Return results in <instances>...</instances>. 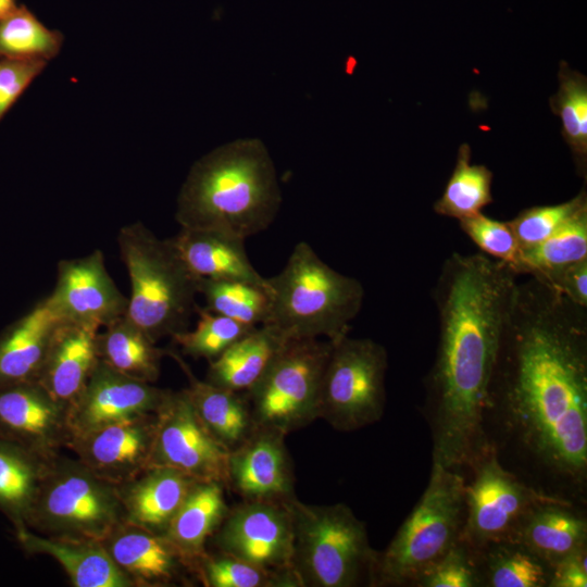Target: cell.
Masks as SVG:
<instances>
[{
  "label": "cell",
  "mask_w": 587,
  "mask_h": 587,
  "mask_svg": "<svg viewBox=\"0 0 587 587\" xmlns=\"http://www.w3.org/2000/svg\"><path fill=\"white\" fill-rule=\"evenodd\" d=\"M488 446L539 491L587 489V308L539 279L517 285L488 388Z\"/></svg>",
  "instance_id": "cell-1"
},
{
  "label": "cell",
  "mask_w": 587,
  "mask_h": 587,
  "mask_svg": "<svg viewBox=\"0 0 587 587\" xmlns=\"http://www.w3.org/2000/svg\"><path fill=\"white\" fill-rule=\"evenodd\" d=\"M517 274L484 253L448 257L433 288L438 314L435 360L424 412L433 463L469 467L487 448L488 388L516 290Z\"/></svg>",
  "instance_id": "cell-2"
},
{
  "label": "cell",
  "mask_w": 587,
  "mask_h": 587,
  "mask_svg": "<svg viewBox=\"0 0 587 587\" xmlns=\"http://www.w3.org/2000/svg\"><path fill=\"white\" fill-rule=\"evenodd\" d=\"M282 202L274 163L259 139H238L202 157L177 199L184 228L213 229L246 238L265 230Z\"/></svg>",
  "instance_id": "cell-3"
},
{
  "label": "cell",
  "mask_w": 587,
  "mask_h": 587,
  "mask_svg": "<svg viewBox=\"0 0 587 587\" xmlns=\"http://www.w3.org/2000/svg\"><path fill=\"white\" fill-rule=\"evenodd\" d=\"M270 325L285 339L347 336L359 314L364 288L360 280L327 265L305 241L292 249L284 268L267 278Z\"/></svg>",
  "instance_id": "cell-4"
},
{
  "label": "cell",
  "mask_w": 587,
  "mask_h": 587,
  "mask_svg": "<svg viewBox=\"0 0 587 587\" xmlns=\"http://www.w3.org/2000/svg\"><path fill=\"white\" fill-rule=\"evenodd\" d=\"M117 246L130 280L125 316L154 342L188 329L199 277L171 239L136 222L120 229Z\"/></svg>",
  "instance_id": "cell-5"
},
{
  "label": "cell",
  "mask_w": 587,
  "mask_h": 587,
  "mask_svg": "<svg viewBox=\"0 0 587 587\" xmlns=\"http://www.w3.org/2000/svg\"><path fill=\"white\" fill-rule=\"evenodd\" d=\"M294 527L292 571L299 587L374 586L379 552L363 521L344 503L286 500Z\"/></svg>",
  "instance_id": "cell-6"
},
{
  "label": "cell",
  "mask_w": 587,
  "mask_h": 587,
  "mask_svg": "<svg viewBox=\"0 0 587 587\" xmlns=\"http://www.w3.org/2000/svg\"><path fill=\"white\" fill-rule=\"evenodd\" d=\"M465 485L459 470L433 463L423 495L379 553L374 586H415L460 541Z\"/></svg>",
  "instance_id": "cell-7"
},
{
  "label": "cell",
  "mask_w": 587,
  "mask_h": 587,
  "mask_svg": "<svg viewBox=\"0 0 587 587\" xmlns=\"http://www.w3.org/2000/svg\"><path fill=\"white\" fill-rule=\"evenodd\" d=\"M123 521L117 486L59 454L48 464L27 527L43 536L101 541Z\"/></svg>",
  "instance_id": "cell-8"
},
{
  "label": "cell",
  "mask_w": 587,
  "mask_h": 587,
  "mask_svg": "<svg viewBox=\"0 0 587 587\" xmlns=\"http://www.w3.org/2000/svg\"><path fill=\"white\" fill-rule=\"evenodd\" d=\"M333 341L288 340L259 382L245 396L254 426L285 435L317 419L323 373Z\"/></svg>",
  "instance_id": "cell-9"
},
{
  "label": "cell",
  "mask_w": 587,
  "mask_h": 587,
  "mask_svg": "<svg viewBox=\"0 0 587 587\" xmlns=\"http://www.w3.org/2000/svg\"><path fill=\"white\" fill-rule=\"evenodd\" d=\"M388 355L371 338L349 335L333 341L321 385L317 419L340 432L378 422L386 404Z\"/></svg>",
  "instance_id": "cell-10"
},
{
  "label": "cell",
  "mask_w": 587,
  "mask_h": 587,
  "mask_svg": "<svg viewBox=\"0 0 587 587\" xmlns=\"http://www.w3.org/2000/svg\"><path fill=\"white\" fill-rule=\"evenodd\" d=\"M465 516L460 541L472 552L501 541H512L524 519L547 502H571L546 495L507 469L488 448L469 466ZM573 503V502H572Z\"/></svg>",
  "instance_id": "cell-11"
},
{
  "label": "cell",
  "mask_w": 587,
  "mask_h": 587,
  "mask_svg": "<svg viewBox=\"0 0 587 587\" xmlns=\"http://www.w3.org/2000/svg\"><path fill=\"white\" fill-rule=\"evenodd\" d=\"M229 452L200 421L185 389L168 390L157 411L149 466L171 467L193 480L228 487Z\"/></svg>",
  "instance_id": "cell-12"
},
{
  "label": "cell",
  "mask_w": 587,
  "mask_h": 587,
  "mask_svg": "<svg viewBox=\"0 0 587 587\" xmlns=\"http://www.w3.org/2000/svg\"><path fill=\"white\" fill-rule=\"evenodd\" d=\"M218 552L273 572H294V527L285 501L245 500L211 537Z\"/></svg>",
  "instance_id": "cell-13"
},
{
  "label": "cell",
  "mask_w": 587,
  "mask_h": 587,
  "mask_svg": "<svg viewBox=\"0 0 587 587\" xmlns=\"http://www.w3.org/2000/svg\"><path fill=\"white\" fill-rule=\"evenodd\" d=\"M46 300L62 321L101 329L125 315L128 298L108 273L102 251L95 250L58 263L55 285Z\"/></svg>",
  "instance_id": "cell-14"
},
{
  "label": "cell",
  "mask_w": 587,
  "mask_h": 587,
  "mask_svg": "<svg viewBox=\"0 0 587 587\" xmlns=\"http://www.w3.org/2000/svg\"><path fill=\"white\" fill-rule=\"evenodd\" d=\"M168 389L122 374L98 360L77 399L68 407L73 437L141 414L155 413Z\"/></svg>",
  "instance_id": "cell-15"
},
{
  "label": "cell",
  "mask_w": 587,
  "mask_h": 587,
  "mask_svg": "<svg viewBox=\"0 0 587 587\" xmlns=\"http://www.w3.org/2000/svg\"><path fill=\"white\" fill-rule=\"evenodd\" d=\"M68 408L38 382L0 386V437L51 460L67 448Z\"/></svg>",
  "instance_id": "cell-16"
},
{
  "label": "cell",
  "mask_w": 587,
  "mask_h": 587,
  "mask_svg": "<svg viewBox=\"0 0 587 587\" xmlns=\"http://www.w3.org/2000/svg\"><path fill=\"white\" fill-rule=\"evenodd\" d=\"M155 426L157 412L137 415L73 437L67 449L93 474L118 486L149 467Z\"/></svg>",
  "instance_id": "cell-17"
},
{
  "label": "cell",
  "mask_w": 587,
  "mask_h": 587,
  "mask_svg": "<svg viewBox=\"0 0 587 587\" xmlns=\"http://www.w3.org/2000/svg\"><path fill=\"white\" fill-rule=\"evenodd\" d=\"M285 434L254 426L229 452L228 487L245 500L285 501L294 497V474Z\"/></svg>",
  "instance_id": "cell-18"
},
{
  "label": "cell",
  "mask_w": 587,
  "mask_h": 587,
  "mask_svg": "<svg viewBox=\"0 0 587 587\" xmlns=\"http://www.w3.org/2000/svg\"><path fill=\"white\" fill-rule=\"evenodd\" d=\"M101 542L134 587L176 586L189 583L188 576H192L161 534L123 521Z\"/></svg>",
  "instance_id": "cell-19"
},
{
  "label": "cell",
  "mask_w": 587,
  "mask_h": 587,
  "mask_svg": "<svg viewBox=\"0 0 587 587\" xmlns=\"http://www.w3.org/2000/svg\"><path fill=\"white\" fill-rule=\"evenodd\" d=\"M99 330L62 321L53 334L36 382L67 408L83 391L99 360Z\"/></svg>",
  "instance_id": "cell-20"
},
{
  "label": "cell",
  "mask_w": 587,
  "mask_h": 587,
  "mask_svg": "<svg viewBox=\"0 0 587 587\" xmlns=\"http://www.w3.org/2000/svg\"><path fill=\"white\" fill-rule=\"evenodd\" d=\"M170 239L196 276L246 282L270 292L267 278L255 271L247 255L245 239L213 229L184 227Z\"/></svg>",
  "instance_id": "cell-21"
},
{
  "label": "cell",
  "mask_w": 587,
  "mask_h": 587,
  "mask_svg": "<svg viewBox=\"0 0 587 587\" xmlns=\"http://www.w3.org/2000/svg\"><path fill=\"white\" fill-rule=\"evenodd\" d=\"M195 482L171 467H147L117 486L124 521L163 535Z\"/></svg>",
  "instance_id": "cell-22"
},
{
  "label": "cell",
  "mask_w": 587,
  "mask_h": 587,
  "mask_svg": "<svg viewBox=\"0 0 587 587\" xmlns=\"http://www.w3.org/2000/svg\"><path fill=\"white\" fill-rule=\"evenodd\" d=\"M15 537L26 553L54 559L74 587H134L101 541L43 536L29 528L16 532Z\"/></svg>",
  "instance_id": "cell-23"
},
{
  "label": "cell",
  "mask_w": 587,
  "mask_h": 587,
  "mask_svg": "<svg viewBox=\"0 0 587 587\" xmlns=\"http://www.w3.org/2000/svg\"><path fill=\"white\" fill-rule=\"evenodd\" d=\"M223 487L216 482H195L163 534L197 579L208 553L207 541L229 510Z\"/></svg>",
  "instance_id": "cell-24"
},
{
  "label": "cell",
  "mask_w": 587,
  "mask_h": 587,
  "mask_svg": "<svg viewBox=\"0 0 587 587\" xmlns=\"http://www.w3.org/2000/svg\"><path fill=\"white\" fill-rule=\"evenodd\" d=\"M62 320L38 301L0 335V386L36 380Z\"/></svg>",
  "instance_id": "cell-25"
},
{
  "label": "cell",
  "mask_w": 587,
  "mask_h": 587,
  "mask_svg": "<svg viewBox=\"0 0 587 587\" xmlns=\"http://www.w3.org/2000/svg\"><path fill=\"white\" fill-rule=\"evenodd\" d=\"M551 569L565 557L586 547L587 521L572 502H547L522 522L513 540Z\"/></svg>",
  "instance_id": "cell-26"
},
{
  "label": "cell",
  "mask_w": 587,
  "mask_h": 587,
  "mask_svg": "<svg viewBox=\"0 0 587 587\" xmlns=\"http://www.w3.org/2000/svg\"><path fill=\"white\" fill-rule=\"evenodd\" d=\"M185 373L188 399L203 425L229 451L251 434L254 423L245 394L233 391L197 378L183 358L167 350Z\"/></svg>",
  "instance_id": "cell-27"
},
{
  "label": "cell",
  "mask_w": 587,
  "mask_h": 587,
  "mask_svg": "<svg viewBox=\"0 0 587 587\" xmlns=\"http://www.w3.org/2000/svg\"><path fill=\"white\" fill-rule=\"evenodd\" d=\"M288 340L270 325L254 327L209 362V383L241 394L250 390Z\"/></svg>",
  "instance_id": "cell-28"
},
{
  "label": "cell",
  "mask_w": 587,
  "mask_h": 587,
  "mask_svg": "<svg viewBox=\"0 0 587 587\" xmlns=\"http://www.w3.org/2000/svg\"><path fill=\"white\" fill-rule=\"evenodd\" d=\"M51 460L0 437V512L14 533L28 528L27 519Z\"/></svg>",
  "instance_id": "cell-29"
},
{
  "label": "cell",
  "mask_w": 587,
  "mask_h": 587,
  "mask_svg": "<svg viewBox=\"0 0 587 587\" xmlns=\"http://www.w3.org/2000/svg\"><path fill=\"white\" fill-rule=\"evenodd\" d=\"M101 329L97 334L99 360L135 379L150 384L158 379L167 350L157 347V342L125 315Z\"/></svg>",
  "instance_id": "cell-30"
},
{
  "label": "cell",
  "mask_w": 587,
  "mask_h": 587,
  "mask_svg": "<svg viewBox=\"0 0 587 587\" xmlns=\"http://www.w3.org/2000/svg\"><path fill=\"white\" fill-rule=\"evenodd\" d=\"M472 553L479 586L545 587L549 585L551 567L517 542H495Z\"/></svg>",
  "instance_id": "cell-31"
},
{
  "label": "cell",
  "mask_w": 587,
  "mask_h": 587,
  "mask_svg": "<svg viewBox=\"0 0 587 587\" xmlns=\"http://www.w3.org/2000/svg\"><path fill=\"white\" fill-rule=\"evenodd\" d=\"M471 157L470 146L462 143L445 190L434 203L437 214L459 221L482 213L492 202L494 174L485 165L472 164Z\"/></svg>",
  "instance_id": "cell-32"
},
{
  "label": "cell",
  "mask_w": 587,
  "mask_h": 587,
  "mask_svg": "<svg viewBox=\"0 0 587 587\" xmlns=\"http://www.w3.org/2000/svg\"><path fill=\"white\" fill-rule=\"evenodd\" d=\"M587 259V209L539 243L521 248L513 271L537 276Z\"/></svg>",
  "instance_id": "cell-33"
},
{
  "label": "cell",
  "mask_w": 587,
  "mask_h": 587,
  "mask_svg": "<svg viewBox=\"0 0 587 587\" xmlns=\"http://www.w3.org/2000/svg\"><path fill=\"white\" fill-rule=\"evenodd\" d=\"M559 88L550 105L562 122V135L569 145L577 171L586 176L587 168V78L561 62Z\"/></svg>",
  "instance_id": "cell-34"
},
{
  "label": "cell",
  "mask_w": 587,
  "mask_h": 587,
  "mask_svg": "<svg viewBox=\"0 0 587 587\" xmlns=\"http://www.w3.org/2000/svg\"><path fill=\"white\" fill-rule=\"evenodd\" d=\"M198 292L205 309L249 326L264 325L270 315L268 290L239 280L199 277Z\"/></svg>",
  "instance_id": "cell-35"
},
{
  "label": "cell",
  "mask_w": 587,
  "mask_h": 587,
  "mask_svg": "<svg viewBox=\"0 0 587 587\" xmlns=\"http://www.w3.org/2000/svg\"><path fill=\"white\" fill-rule=\"evenodd\" d=\"M63 43L59 30L46 27L24 4L16 5L0 20V58L38 59L54 58Z\"/></svg>",
  "instance_id": "cell-36"
},
{
  "label": "cell",
  "mask_w": 587,
  "mask_h": 587,
  "mask_svg": "<svg viewBox=\"0 0 587 587\" xmlns=\"http://www.w3.org/2000/svg\"><path fill=\"white\" fill-rule=\"evenodd\" d=\"M195 312L199 315L195 329L172 336L182 352L193 359L211 362L254 328L199 305Z\"/></svg>",
  "instance_id": "cell-37"
},
{
  "label": "cell",
  "mask_w": 587,
  "mask_h": 587,
  "mask_svg": "<svg viewBox=\"0 0 587 587\" xmlns=\"http://www.w3.org/2000/svg\"><path fill=\"white\" fill-rule=\"evenodd\" d=\"M198 580L207 587H299L294 572H273L224 553L207 555Z\"/></svg>",
  "instance_id": "cell-38"
},
{
  "label": "cell",
  "mask_w": 587,
  "mask_h": 587,
  "mask_svg": "<svg viewBox=\"0 0 587 587\" xmlns=\"http://www.w3.org/2000/svg\"><path fill=\"white\" fill-rule=\"evenodd\" d=\"M585 209H587V193L584 188L565 202L524 209L508 221V224L523 248L547 239Z\"/></svg>",
  "instance_id": "cell-39"
},
{
  "label": "cell",
  "mask_w": 587,
  "mask_h": 587,
  "mask_svg": "<svg viewBox=\"0 0 587 587\" xmlns=\"http://www.w3.org/2000/svg\"><path fill=\"white\" fill-rule=\"evenodd\" d=\"M463 233L482 250V253L508 264H516L521 246L508 224L483 213L459 220Z\"/></svg>",
  "instance_id": "cell-40"
},
{
  "label": "cell",
  "mask_w": 587,
  "mask_h": 587,
  "mask_svg": "<svg viewBox=\"0 0 587 587\" xmlns=\"http://www.w3.org/2000/svg\"><path fill=\"white\" fill-rule=\"evenodd\" d=\"M415 586H479V578L473 553L461 541H459L425 575L421 577Z\"/></svg>",
  "instance_id": "cell-41"
},
{
  "label": "cell",
  "mask_w": 587,
  "mask_h": 587,
  "mask_svg": "<svg viewBox=\"0 0 587 587\" xmlns=\"http://www.w3.org/2000/svg\"><path fill=\"white\" fill-rule=\"evenodd\" d=\"M46 65L38 59L0 60V121Z\"/></svg>",
  "instance_id": "cell-42"
},
{
  "label": "cell",
  "mask_w": 587,
  "mask_h": 587,
  "mask_svg": "<svg viewBox=\"0 0 587 587\" xmlns=\"http://www.w3.org/2000/svg\"><path fill=\"white\" fill-rule=\"evenodd\" d=\"M530 277L547 284L572 302L587 308V259Z\"/></svg>",
  "instance_id": "cell-43"
},
{
  "label": "cell",
  "mask_w": 587,
  "mask_h": 587,
  "mask_svg": "<svg viewBox=\"0 0 587 587\" xmlns=\"http://www.w3.org/2000/svg\"><path fill=\"white\" fill-rule=\"evenodd\" d=\"M586 547L559 561L551 569V576L548 587H586Z\"/></svg>",
  "instance_id": "cell-44"
},
{
  "label": "cell",
  "mask_w": 587,
  "mask_h": 587,
  "mask_svg": "<svg viewBox=\"0 0 587 587\" xmlns=\"http://www.w3.org/2000/svg\"><path fill=\"white\" fill-rule=\"evenodd\" d=\"M16 5V0H0V20L8 15Z\"/></svg>",
  "instance_id": "cell-45"
}]
</instances>
